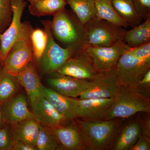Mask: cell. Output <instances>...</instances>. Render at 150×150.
Here are the masks:
<instances>
[{
    "mask_svg": "<svg viewBox=\"0 0 150 150\" xmlns=\"http://www.w3.org/2000/svg\"><path fill=\"white\" fill-rule=\"evenodd\" d=\"M135 9L143 20L150 18V0H131Z\"/></svg>",
    "mask_w": 150,
    "mask_h": 150,
    "instance_id": "obj_31",
    "label": "cell"
},
{
    "mask_svg": "<svg viewBox=\"0 0 150 150\" xmlns=\"http://www.w3.org/2000/svg\"><path fill=\"white\" fill-rule=\"evenodd\" d=\"M22 1H24V0H22Z\"/></svg>",
    "mask_w": 150,
    "mask_h": 150,
    "instance_id": "obj_41",
    "label": "cell"
},
{
    "mask_svg": "<svg viewBox=\"0 0 150 150\" xmlns=\"http://www.w3.org/2000/svg\"><path fill=\"white\" fill-rule=\"evenodd\" d=\"M95 3L97 18L105 20L124 28L129 27V25L115 12L110 0H95Z\"/></svg>",
    "mask_w": 150,
    "mask_h": 150,
    "instance_id": "obj_26",
    "label": "cell"
},
{
    "mask_svg": "<svg viewBox=\"0 0 150 150\" xmlns=\"http://www.w3.org/2000/svg\"><path fill=\"white\" fill-rule=\"evenodd\" d=\"M12 20L9 26L2 33L0 47V60L3 63L12 45L22 38H30L33 28L29 22H22L23 13L27 3L22 0H11Z\"/></svg>",
    "mask_w": 150,
    "mask_h": 150,
    "instance_id": "obj_5",
    "label": "cell"
},
{
    "mask_svg": "<svg viewBox=\"0 0 150 150\" xmlns=\"http://www.w3.org/2000/svg\"><path fill=\"white\" fill-rule=\"evenodd\" d=\"M74 13L84 25L96 16L95 0H66Z\"/></svg>",
    "mask_w": 150,
    "mask_h": 150,
    "instance_id": "obj_25",
    "label": "cell"
},
{
    "mask_svg": "<svg viewBox=\"0 0 150 150\" xmlns=\"http://www.w3.org/2000/svg\"><path fill=\"white\" fill-rule=\"evenodd\" d=\"M42 93L56 111L69 121L77 118L75 111V98L65 96L53 89L43 86Z\"/></svg>",
    "mask_w": 150,
    "mask_h": 150,
    "instance_id": "obj_17",
    "label": "cell"
},
{
    "mask_svg": "<svg viewBox=\"0 0 150 150\" xmlns=\"http://www.w3.org/2000/svg\"><path fill=\"white\" fill-rule=\"evenodd\" d=\"M66 0H38L28 6L30 13L34 16L54 15L65 8Z\"/></svg>",
    "mask_w": 150,
    "mask_h": 150,
    "instance_id": "obj_23",
    "label": "cell"
},
{
    "mask_svg": "<svg viewBox=\"0 0 150 150\" xmlns=\"http://www.w3.org/2000/svg\"><path fill=\"white\" fill-rule=\"evenodd\" d=\"M150 112L149 96L121 85L107 112L106 120L129 118L139 112Z\"/></svg>",
    "mask_w": 150,
    "mask_h": 150,
    "instance_id": "obj_3",
    "label": "cell"
},
{
    "mask_svg": "<svg viewBox=\"0 0 150 150\" xmlns=\"http://www.w3.org/2000/svg\"><path fill=\"white\" fill-rule=\"evenodd\" d=\"M91 82L88 88L81 94L79 99L114 98L121 86L115 68Z\"/></svg>",
    "mask_w": 150,
    "mask_h": 150,
    "instance_id": "obj_10",
    "label": "cell"
},
{
    "mask_svg": "<svg viewBox=\"0 0 150 150\" xmlns=\"http://www.w3.org/2000/svg\"><path fill=\"white\" fill-rule=\"evenodd\" d=\"M144 115H141L138 121L139 123L142 134L150 137V112H143Z\"/></svg>",
    "mask_w": 150,
    "mask_h": 150,
    "instance_id": "obj_35",
    "label": "cell"
},
{
    "mask_svg": "<svg viewBox=\"0 0 150 150\" xmlns=\"http://www.w3.org/2000/svg\"><path fill=\"white\" fill-rule=\"evenodd\" d=\"M150 137L141 134L137 142L129 150H150Z\"/></svg>",
    "mask_w": 150,
    "mask_h": 150,
    "instance_id": "obj_34",
    "label": "cell"
},
{
    "mask_svg": "<svg viewBox=\"0 0 150 150\" xmlns=\"http://www.w3.org/2000/svg\"><path fill=\"white\" fill-rule=\"evenodd\" d=\"M12 150H36V149L34 146L18 141L14 142Z\"/></svg>",
    "mask_w": 150,
    "mask_h": 150,
    "instance_id": "obj_36",
    "label": "cell"
},
{
    "mask_svg": "<svg viewBox=\"0 0 150 150\" xmlns=\"http://www.w3.org/2000/svg\"><path fill=\"white\" fill-rule=\"evenodd\" d=\"M3 108L5 121L11 124L27 119H35L28 108L27 98L23 93H18L3 103Z\"/></svg>",
    "mask_w": 150,
    "mask_h": 150,
    "instance_id": "obj_16",
    "label": "cell"
},
{
    "mask_svg": "<svg viewBox=\"0 0 150 150\" xmlns=\"http://www.w3.org/2000/svg\"><path fill=\"white\" fill-rule=\"evenodd\" d=\"M30 43L33 59L40 62L47 43V38L46 32L39 28L33 29L30 37Z\"/></svg>",
    "mask_w": 150,
    "mask_h": 150,
    "instance_id": "obj_28",
    "label": "cell"
},
{
    "mask_svg": "<svg viewBox=\"0 0 150 150\" xmlns=\"http://www.w3.org/2000/svg\"><path fill=\"white\" fill-rule=\"evenodd\" d=\"M126 31L123 42L130 48L137 47L150 42V18L144 22Z\"/></svg>",
    "mask_w": 150,
    "mask_h": 150,
    "instance_id": "obj_22",
    "label": "cell"
},
{
    "mask_svg": "<svg viewBox=\"0 0 150 150\" xmlns=\"http://www.w3.org/2000/svg\"><path fill=\"white\" fill-rule=\"evenodd\" d=\"M33 114L40 125L50 127L64 125L70 121L56 111L43 94L29 99Z\"/></svg>",
    "mask_w": 150,
    "mask_h": 150,
    "instance_id": "obj_15",
    "label": "cell"
},
{
    "mask_svg": "<svg viewBox=\"0 0 150 150\" xmlns=\"http://www.w3.org/2000/svg\"><path fill=\"white\" fill-rule=\"evenodd\" d=\"M130 48L121 42L110 47L84 45L81 51L98 69L105 72L115 68L121 56Z\"/></svg>",
    "mask_w": 150,
    "mask_h": 150,
    "instance_id": "obj_8",
    "label": "cell"
},
{
    "mask_svg": "<svg viewBox=\"0 0 150 150\" xmlns=\"http://www.w3.org/2000/svg\"><path fill=\"white\" fill-rule=\"evenodd\" d=\"M6 123L3 113V104L0 103V126H2Z\"/></svg>",
    "mask_w": 150,
    "mask_h": 150,
    "instance_id": "obj_37",
    "label": "cell"
},
{
    "mask_svg": "<svg viewBox=\"0 0 150 150\" xmlns=\"http://www.w3.org/2000/svg\"><path fill=\"white\" fill-rule=\"evenodd\" d=\"M140 93L149 96L150 91V70H149L139 81L136 88Z\"/></svg>",
    "mask_w": 150,
    "mask_h": 150,
    "instance_id": "obj_33",
    "label": "cell"
},
{
    "mask_svg": "<svg viewBox=\"0 0 150 150\" xmlns=\"http://www.w3.org/2000/svg\"><path fill=\"white\" fill-rule=\"evenodd\" d=\"M48 127L56 137L61 150H82L88 149L83 134L75 119L64 125Z\"/></svg>",
    "mask_w": 150,
    "mask_h": 150,
    "instance_id": "obj_12",
    "label": "cell"
},
{
    "mask_svg": "<svg viewBox=\"0 0 150 150\" xmlns=\"http://www.w3.org/2000/svg\"><path fill=\"white\" fill-rule=\"evenodd\" d=\"M139 121H132L122 125L112 149L114 150H129L142 134Z\"/></svg>",
    "mask_w": 150,
    "mask_h": 150,
    "instance_id": "obj_19",
    "label": "cell"
},
{
    "mask_svg": "<svg viewBox=\"0 0 150 150\" xmlns=\"http://www.w3.org/2000/svg\"><path fill=\"white\" fill-rule=\"evenodd\" d=\"M20 84L15 76L0 69V103L3 104L18 93Z\"/></svg>",
    "mask_w": 150,
    "mask_h": 150,
    "instance_id": "obj_24",
    "label": "cell"
},
{
    "mask_svg": "<svg viewBox=\"0 0 150 150\" xmlns=\"http://www.w3.org/2000/svg\"><path fill=\"white\" fill-rule=\"evenodd\" d=\"M128 51L139 59H150V42L137 47L130 48Z\"/></svg>",
    "mask_w": 150,
    "mask_h": 150,
    "instance_id": "obj_32",
    "label": "cell"
},
{
    "mask_svg": "<svg viewBox=\"0 0 150 150\" xmlns=\"http://www.w3.org/2000/svg\"><path fill=\"white\" fill-rule=\"evenodd\" d=\"M28 2H29L30 3H33V2H35L36 1H38V0H28Z\"/></svg>",
    "mask_w": 150,
    "mask_h": 150,
    "instance_id": "obj_38",
    "label": "cell"
},
{
    "mask_svg": "<svg viewBox=\"0 0 150 150\" xmlns=\"http://www.w3.org/2000/svg\"><path fill=\"white\" fill-rule=\"evenodd\" d=\"M14 143L12 126L6 122L0 126V150H12Z\"/></svg>",
    "mask_w": 150,
    "mask_h": 150,
    "instance_id": "obj_30",
    "label": "cell"
},
{
    "mask_svg": "<svg viewBox=\"0 0 150 150\" xmlns=\"http://www.w3.org/2000/svg\"><path fill=\"white\" fill-rule=\"evenodd\" d=\"M84 45L110 47L123 42L126 30L110 22L94 17L84 24Z\"/></svg>",
    "mask_w": 150,
    "mask_h": 150,
    "instance_id": "obj_4",
    "label": "cell"
},
{
    "mask_svg": "<svg viewBox=\"0 0 150 150\" xmlns=\"http://www.w3.org/2000/svg\"><path fill=\"white\" fill-rule=\"evenodd\" d=\"M11 0H0V32L3 33L9 26L12 20Z\"/></svg>",
    "mask_w": 150,
    "mask_h": 150,
    "instance_id": "obj_29",
    "label": "cell"
},
{
    "mask_svg": "<svg viewBox=\"0 0 150 150\" xmlns=\"http://www.w3.org/2000/svg\"><path fill=\"white\" fill-rule=\"evenodd\" d=\"M3 67V64L1 62V60H0V69Z\"/></svg>",
    "mask_w": 150,
    "mask_h": 150,
    "instance_id": "obj_39",
    "label": "cell"
},
{
    "mask_svg": "<svg viewBox=\"0 0 150 150\" xmlns=\"http://www.w3.org/2000/svg\"><path fill=\"white\" fill-rule=\"evenodd\" d=\"M53 17L51 27L54 38L65 48H72L74 55L80 52L84 45V25L72 11L66 8Z\"/></svg>",
    "mask_w": 150,
    "mask_h": 150,
    "instance_id": "obj_2",
    "label": "cell"
},
{
    "mask_svg": "<svg viewBox=\"0 0 150 150\" xmlns=\"http://www.w3.org/2000/svg\"><path fill=\"white\" fill-rule=\"evenodd\" d=\"M2 33L0 32V47H1V35Z\"/></svg>",
    "mask_w": 150,
    "mask_h": 150,
    "instance_id": "obj_40",
    "label": "cell"
},
{
    "mask_svg": "<svg viewBox=\"0 0 150 150\" xmlns=\"http://www.w3.org/2000/svg\"><path fill=\"white\" fill-rule=\"evenodd\" d=\"M40 22L47 35V41L39 62L43 72L48 74L57 71L75 53L72 48H63L56 43L51 32V21L46 20Z\"/></svg>",
    "mask_w": 150,
    "mask_h": 150,
    "instance_id": "obj_6",
    "label": "cell"
},
{
    "mask_svg": "<svg viewBox=\"0 0 150 150\" xmlns=\"http://www.w3.org/2000/svg\"><path fill=\"white\" fill-rule=\"evenodd\" d=\"M113 98H75V111L77 118L89 120H106L107 112L111 107Z\"/></svg>",
    "mask_w": 150,
    "mask_h": 150,
    "instance_id": "obj_14",
    "label": "cell"
},
{
    "mask_svg": "<svg viewBox=\"0 0 150 150\" xmlns=\"http://www.w3.org/2000/svg\"><path fill=\"white\" fill-rule=\"evenodd\" d=\"M117 14L132 28L142 23L143 18L135 9L131 0H110Z\"/></svg>",
    "mask_w": 150,
    "mask_h": 150,
    "instance_id": "obj_21",
    "label": "cell"
},
{
    "mask_svg": "<svg viewBox=\"0 0 150 150\" xmlns=\"http://www.w3.org/2000/svg\"><path fill=\"white\" fill-rule=\"evenodd\" d=\"M14 142H22L35 146L40 124L34 118L11 124Z\"/></svg>",
    "mask_w": 150,
    "mask_h": 150,
    "instance_id": "obj_20",
    "label": "cell"
},
{
    "mask_svg": "<svg viewBox=\"0 0 150 150\" xmlns=\"http://www.w3.org/2000/svg\"><path fill=\"white\" fill-rule=\"evenodd\" d=\"M33 59L30 38H21L11 47L3 62V68L15 76L24 70Z\"/></svg>",
    "mask_w": 150,
    "mask_h": 150,
    "instance_id": "obj_9",
    "label": "cell"
},
{
    "mask_svg": "<svg viewBox=\"0 0 150 150\" xmlns=\"http://www.w3.org/2000/svg\"><path fill=\"white\" fill-rule=\"evenodd\" d=\"M35 147L36 150H61L59 143L50 128L40 124Z\"/></svg>",
    "mask_w": 150,
    "mask_h": 150,
    "instance_id": "obj_27",
    "label": "cell"
},
{
    "mask_svg": "<svg viewBox=\"0 0 150 150\" xmlns=\"http://www.w3.org/2000/svg\"><path fill=\"white\" fill-rule=\"evenodd\" d=\"M128 50L118 60L116 72L121 85L136 89L138 83L150 70V59L137 58Z\"/></svg>",
    "mask_w": 150,
    "mask_h": 150,
    "instance_id": "obj_7",
    "label": "cell"
},
{
    "mask_svg": "<svg viewBox=\"0 0 150 150\" xmlns=\"http://www.w3.org/2000/svg\"><path fill=\"white\" fill-rule=\"evenodd\" d=\"M57 72L75 79L90 81L104 73L98 69L81 51L68 59Z\"/></svg>",
    "mask_w": 150,
    "mask_h": 150,
    "instance_id": "obj_11",
    "label": "cell"
},
{
    "mask_svg": "<svg viewBox=\"0 0 150 150\" xmlns=\"http://www.w3.org/2000/svg\"><path fill=\"white\" fill-rule=\"evenodd\" d=\"M48 74L46 82L49 88L69 97L79 98L91 84V81L75 79L57 71Z\"/></svg>",
    "mask_w": 150,
    "mask_h": 150,
    "instance_id": "obj_13",
    "label": "cell"
},
{
    "mask_svg": "<svg viewBox=\"0 0 150 150\" xmlns=\"http://www.w3.org/2000/svg\"><path fill=\"white\" fill-rule=\"evenodd\" d=\"M15 76L20 86L25 90L28 99L43 94V86L33 61L30 62L24 70Z\"/></svg>",
    "mask_w": 150,
    "mask_h": 150,
    "instance_id": "obj_18",
    "label": "cell"
},
{
    "mask_svg": "<svg viewBox=\"0 0 150 150\" xmlns=\"http://www.w3.org/2000/svg\"><path fill=\"white\" fill-rule=\"evenodd\" d=\"M124 119L89 120L78 118L75 120L83 134L88 149L105 150L112 149Z\"/></svg>",
    "mask_w": 150,
    "mask_h": 150,
    "instance_id": "obj_1",
    "label": "cell"
}]
</instances>
